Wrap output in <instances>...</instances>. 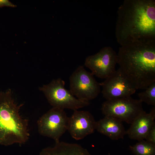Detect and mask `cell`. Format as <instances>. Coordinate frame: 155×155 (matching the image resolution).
<instances>
[{"label": "cell", "instance_id": "1", "mask_svg": "<svg viewBox=\"0 0 155 155\" xmlns=\"http://www.w3.org/2000/svg\"><path fill=\"white\" fill-rule=\"evenodd\" d=\"M115 34L121 46L155 44V0H125L117 11Z\"/></svg>", "mask_w": 155, "mask_h": 155}, {"label": "cell", "instance_id": "2", "mask_svg": "<svg viewBox=\"0 0 155 155\" xmlns=\"http://www.w3.org/2000/svg\"><path fill=\"white\" fill-rule=\"evenodd\" d=\"M117 64L136 90H145L155 82V44L121 46Z\"/></svg>", "mask_w": 155, "mask_h": 155}, {"label": "cell", "instance_id": "3", "mask_svg": "<svg viewBox=\"0 0 155 155\" xmlns=\"http://www.w3.org/2000/svg\"><path fill=\"white\" fill-rule=\"evenodd\" d=\"M23 104L14 100L10 90L0 92V144H22L30 137L28 119L20 113Z\"/></svg>", "mask_w": 155, "mask_h": 155}, {"label": "cell", "instance_id": "4", "mask_svg": "<svg viewBox=\"0 0 155 155\" xmlns=\"http://www.w3.org/2000/svg\"><path fill=\"white\" fill-rule=\"evenodd\" d=\"M65 82L60 78L53 80L49 84L39 88L53 107L73 110L89 105V101L75 98L65 87Z\"/></svg>", "mask_w": 155, "mask_h": 155}, {"label": "cell", "instance_id": "5", "mask_svg": "<svg viewBox=\"0 0 155 155\" xmlns=\"http://www.w3.org/2000/svg\"><path fill=\"white\" fill-rule=\"evenodd\" d=\"M101 110L105 116L113 117L131 124L144 111L142 102L131 96L107 100Z\"/></svg>", "mask_w": 155, "mask_h": 155}, {"label": "cell", "instance_id": "6", "mask_svg": "<svg viewBox=\"0 0 155 155\" xmlns=\"http://www.w3.org/2000/svg\"><path fill=\"white\" fill-rule=\"evenodd\" d=\"M69 79V90L78 99L89 101L97 97L100 93V84L93 74L87 71L83 66H79Z\"/></svg>", "mask_w": 155, "mask_h": 155}, {"label": "cell", "instance_id": "7", "mask_svg": "<svg viewBox=\"0 0 155 155\" xmlns=\"http://www.w3.org/2000/svg\"><path fill=\"white\" fill-rule=\"evenodd\" d=\"M69 117L64 109L53 108L38 120V131L41 135L51 138L55 143L67 130Z\"/></svg>", "mask_w": 155, "mask_h": 155}, {"label": "cell", "instance_id": "8", "mask_svg": "<svg viewBox=\"0 0 155 155\" xmlns=\"http://www.w3.org/2000/svg\"><path fill=\"white\" fill-rule=\"evenodd\" d=\"M117 54L110 46L102 48L96 53L88 57L84 65L98 78L106 79L115 71Z\"/></svg>", "mask_w": 155, "mask_h": 155}, {"label": "cell", "instance_id": "9", "mask_svg": "<svg viewBox=\"0 0 155 155\" xmlns=\"http://www.w3.org/2000/svg\"><path fill=\"white\" fill-rule=\"evenodd\" d=\"M99 84L106 100L131 96L137 90L119 68Z\"/></svg>", "mask_w": 155, "mask_h": 155}, {"label": "cell", "instance_id": "10", "mask_svg": "<svg viewBox=\"0 0 155 155\" xmlns=\"http://www.w3.org/2000/svg\"><path fill=\"white\" fill-rule=\"evenodd\" d=\"M96 122L89 111L74 110L69 117L67 130L74 139L80 140L94 133Z\"/></svg>", "mask_w": 155, "mask_h": 155}, {"label": "cell", "instance_id": "11", "mask_svg": "<svg viewBox=\"0 0 155 155\" xmlns=\"http://www.w3.org/2000/svg\"><path fill=\"white\" fill-rule=\"evenodd\" d=\"M155 108L153 107L149 113L144 111L131 124L126 131V134L132 139L139 141L145 139L153 125L155 123Z\"/></svg>", "mask_w": 155, "mask_h": 155}, {"label": "cell", "instance_id": "12", "mask_svg": "<svg viewBox=\"0 0 155 155\" xmlns=\"http://www.w3.org/2000/svg\"><path fill=\"white\" fill-rule=\"evenodd\" d=\"M121 121L113 117L105 116L96 122V129L113 140L123 139L126 134Z\"/></svg>", "mask_w": 155, "mask_h": 155}, {"label": "cell", "instance_id": "13", "mask_svg": "<svg viewBox=\"0 0 155 155\" xmlns=\"http://www.w3.org/2000/svg\"><path fill=\"white\" fill-rule=\"evenodd\" d=\"M39 155H91L87 149L79 144L59 142L53 147L43 149Z\"/></svg>", "mask_w": 155, "mask_h": 155}, {"label": "cell", "instance_id": "14", "mask_svg": "<svg viewBox=\"0 0 155 155\" xmlns=\"http://www.w3.org/2000/svg\"><path fill=\"white\" fill-rule=\"evenodd\" d=\"M129 148L135 155H155V145L144 140Z\"/></svg>", "mask_w": 155, "mask_h": 155}, {"label": "cell", "instance_id": "15", "mask_svg": "<svg viewBox=\"0 0 155 155\" xmlns=\"http://www.w3.org/2000/svg\"><path fill=\"white\" fill-rule=\"evenodd\" d=\"M139 100L148 105L155 106V82L149 85L144 90L139 93Z\"/></svg>", "mask_w": 155, "mask_h": 155}, {"label": "cell", "instance_id": "16", "mask_svg": "<svg viewBox=\"0 0 155 155\" xmlns=\"http://www.w3.org/2000/svg\"><path fill=\"white\" fill-rule=\"evenodd\" d=\"M145 139L147 142L155 145V123L148 132Z\"/></svg>", "mask_w": 155, "mask_h": 155}, {"label": "cell", "instance_id": "17", "mask_svg": "<svg viewBox=\"0 0 155 155\" xmlns=\"http://www.w3.org/2000/svg\"><path fill=\"white\" fill-rule=\"evenodd\" d=\"M4 6L15 7V5L7 0H0V7Z\"/></svg>", "mask_w": 155, "mask_h": 155}]
</instances>
